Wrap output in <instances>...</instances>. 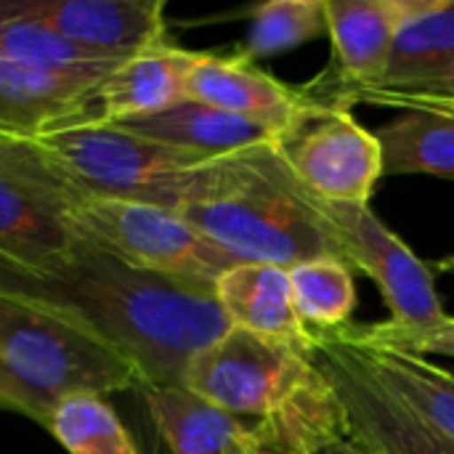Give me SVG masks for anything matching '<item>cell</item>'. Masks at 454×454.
Here are the masks:
<instances>
[{
	"mask_svg": "<svg viewBox=\"0 0 454 454\" xmlns=\"http://www.w3.org/2000/svg\"><path fill=\"white\" fill-rule=\"evenodd\" d=\"M178 213L239 263L293 269L317 258L346 261L319 200L295 181L271 144L245 149L242 170L226 192Z\"/></svg>",
	"mask_w": 454,
	"mask_h": 454,
	"instance_id": "5b68a950",
	"label": "cell"
},
{
	"mask_svg": "<svg viewBox=\"0 0 454 454\" xmlns=\"http://www.w3.org/2000/svg\"><path fill=\"white\" fill-rule=\"evenodd\" d=\"M362 340L378 343V346H391L399 351H410L418 356H450L454 359V317H444L434 327L423 330H407L396 327L388 319L380 325H367V327H351Z\"/></svg>",
	"mask_w": 454,
	"mask_h": 454,
	"instance_id": "484cf974",
	"label": "cell"
},
{
	"mask_svg": "<svg viewBox=\"0 0 454 454\" xmlns=\"http://www.w3.org/2000/svg\"><path fill=\"white\" fill-rule=\"evenodd\" d=\"M67 215L74 231L141 271L215 285L223 271L239 263L181 213L160 205L74 197Z\"/></svg>",
	"mask_w": 454,
	"mask_h": 454,
	"instance_id": "8992f818",
	"label": "cell"
},
{
	"mask_svg": "<svg viewBox=\"0 0 454 454\" xmlns=\"http://www.w3.org/2000/svg\"><path fill=\"white\" fill-rule=\"evenodd\" d=\"M354 356L364 370L391 391L402 404H407L418 418H423L436 434L454 444V372L410 351L391 346H378L362 340L351 325L338 330Z\"/></svg>",
	"mask_w": 454,
	"mask_h": 454,
	"instance_id": "ac0fdd59",
	"label": "cell"
},
{
	"mask_svg": "<svg viewBox=\"0 0 454 454\" xmlns=\"http://www.w3.org/2000/svg\"><path fill=\"white\" fill-rule=\"evenodd\" d=\"M290 271L295 311L311 333H338L351 325L356 309L354 269L338 258H317Z\"/></svg>",
	"mask_w": 454,
	"mask_h": 454,
	"instance_id": "603a6c76",
	"label": "cell"
},
{
	"mask_svg": "<svg viewBox=\"0 0 454 454\" xmlns=\"http://www.w3.org/2000/svg\"><path fill=\"white\" fill-rule=\"evenodd\" d=\"M0 59L40 69H59V72H98L106 74L120 59L88 51L53 29L24 19L8 8L5 0H0Z\"/></svg>",
	"mask_w": 454,
	"mask_h": 454,
	"instance_id": "7402d4cb",
	"label": "cell"
},
{
	"mask_svg": "<svg viewBox=\"0 0 454 454\" xmlns=\"http://www.w3.org/2000/svg\"><path fill=\"white\" fill-rule=\"evenodd\" d=\"M279 454H306V452H301V450H290V452H279Z\"/></svg>",
	"mask_w": 454,
	"mask_h": 454,
	"instance_id": "836d02e7",
	"label": "cell"
},
{
	"mask_svg": "<svg viewBox=\"0 0 454 454\" xmlns=\"http://www.w3.org/2000/svg\"><path fill=\"white\" fill-rule=\"evenodd\" d=\"M200 51L162 40L106 72L96 88L98 122H128L186 101V80Z\"/></svg>",
	"mask_w": 454,
	"mask_h": 454,
	"instance_id": "2e32d148",
	"label": "cell"
},
{
	"mask_svg": "<svg viewBox=\"0 0 454 454\" xmlns=\"http://www.w3.org/2000/svg\"><path fill=\"white\" fill-rule=\"evenodd\" d=\"M306 454H370L367 450H362L356 442H351L346 434H333L325 439H317Z\"/></svg>",
	"mask_w": 454,
	"mask_h": 454,
	"instance_id": "f1b7e54d",
	"label": "cell"
},
{
	"mask_svg": "<svg viewBox=\"0 0 454 454\" xmlns=\"http://www.w3.org/2000/svg\"><path fill=\"white\" fill-rule=\"evenodd\" d=\"M325 35V0H269L250 8V29L239 53L250 61H258L287 53Z\"/></svg>",
	"mask_w": 454,
	"mask_h": 454,
	"instance_id": "d4e9b609",
	"label": "cell"
},
{
	"mask_svg": "<svg viewBox=\"0 0 454 454\" xmlns=\"http://www.w3.org/2000/svg\"><path fill=\"white\" fill-rule=\"evenodd\" d=\"M431 269H434V274H454V255H444Z\"/></svg>",
	"mask_w": 454,
	"mask_h": 454,
	"instance_id": "1f68e13d",
	"label": "cell"
},
{
	"mask_svg": "<svg viewBox=\"0 0 454 454\" xmlns=\"http://www.w3.org/2000/svg\"><path fill=\"white\" fill-rule=\"evenodd\" d=\"M378 90H383V88H378ZM356 93V90H354ZM402 93H454V61L436 77V80H431V82H426V85H420V88H412V90H402ZM348 104V101H346Z\"/></svg>",
	"mask_w": 454,
	"mask_h": 454,
	"instance_id": "f546056e",
	"label": "cell"
},
{
	"mask_svg": "<svg viewBox=\"0 0 454 454\" xmlns=\"http://www.w3.org/2000/svg\"><path fill=\"white\" fill-rule=\"evenodd\" d=\"M133 436H136V444H138V452L141 454H173L168 450V444L160 439L157 428L152 426V420L146 418L141 402H138V418H136V426L130 428Z\"/></svg>",
	"mask_w": 454,
	"mask_h": 454,
	"instance_id": "83f0119b",
	"label": "cell"
},
{
	"mask_svg": "<svg viewBox=\"0 0 454 454\" xmlns=\"http://www.w3.org/2000/svg\"><path fill=\"white\" fill-rule=\"evenodd\" d=\"M35 157L74 197H114L184 210L226 192L242 154L202 157L157 144L117 122H88L27 141Z\"/></svg>",
	"mask_w": 454,
	"mask_h": 454,
	"instance_id": "277c9868",
	"label": "cell"
},
{
	"mask_svg": "<svg viewBox=\"0 0 454 454\" xmlns=\"http://www.w3.org/2000/svg\"><path fill=\"white\" fill-rule=\"evenodd\" d=\"M144 138L157 144H168L176 149H186L202 157H226L245 152L250 146L271 144L274 130L266 125L250 122L245 117L213 109L200 101H181L160 114L117 122Z\"/></svg>",
	"mask_w": 454,
	"mask_h": 454,
	"instance_id": "d6986e66",
	"label": "cell"
},
{
	"mask_svg": "<svg viewBox=\"0 0 454 454\" xmlns=\"http://www.w3.org/2000/svg\"><path fill=\"white\" fill-rule=\"evenodd\" d=\"M98 72H59L0 59V138L32 141L98 122Z\"/></svg>",
	"mask_w": 454,
	"mask_h": 454,
	"instance_id": "4fadbf2b",
	"label": "cell"
},
{
	"mask_svg": "<svg viewBox=\"0 0 454 454\" xmlns=\"http://www.w3.org/2000/svg\"><path fill=\"white\" fill-rule=\"evenodd\" d=\"M0 282L74 309L130 356L146 386H184L189 362L231 330L215 285L133 269L82 234L51 274L0 269Z\"/></svg>",
	"mask_w": 454,
	"mask_h": 454,
	"instance_id": "6da1fadb",
	"label": "cell"
},
{
	"mask_svg": "<svg viewBox=\"0 0 454 454\" xmlns=\"http://www.w3.org/2000/svg\"><path fill=\"white\" fill-rule=\"evenodd\" d=\"M319 205L346 253V263L364 271L378 285L391 311V325L423 330L447 317L434 285V269L423 263L370 205H338L322 200Z\"/></svg>",
	"mask_w": 454,
	"mask_h": 454,
	"instance_id": "30bf717a",
	"label": "cell"
},
{
	"mask_svg": "<svg viewBox=\"0 0 454 454\" xmlns=\"http://www.w3.org/2000/svg\"><path fill=\"white\" fill-rule=\"evenodd\" d=\"M327 35L333 43L330 64L303 82V93L319 101L346 104V98L367 85L380 82L394 37L407 11V0H325Z\"/></svg>",
	"mask_w": 454,
	"mask_h": 454,
	"instance_id": "8fae6325",
	"label": "cell"
},
{
	"mask_svg": "<svg viewBox=\"0 0 454 454\" xmlns=\"http://www.w3.org/2000/svg\"><path fill=\"white\" fill-rule=\"evenodd\" d=\"M184 386L263 431L266 452H306L317 439L346 434L335 394L311 354L231 327L200 351Z\"/></svg>",
	"mask_w": 454,
	"mask_h": 454,
	"instance_id": "7a4b0ae2",
	"label": "cell"
},
{
	"mask_svg": "<svg viewBox=\"0 0 454 454\" xmlns=\"http://www.w3.org/2000/svg\"><path fill=\"white\" fill-rule=\"evenodd\" d=\"M186 98L266 125L274 136L303 106V88H293L237 53L200 51L186 80Z\"/></svg>",
	"mask_w": 454,
	"mask_h": 454,
	"instance_id": "5bb4252c",
	"label": "cell"
},
{
	"mask_svg": "<svg viewBox=\"0 0 454 454\" xmlns=\"http://www.w3.org/2000/svg\"><path fill=\"white\" fill-rule=\"evenodd\" d=\"M69 194L27 141L0 138V269L45 277L67 261L80 234Z\"/></svg>",
	"mask_w": 454,
	"mask_h": 454,
	"instance_id": "ba28073f",
	"label": "cell"
},
{
	"mask_svg": "<svg viewBox=\"0 0 454 454\" xmlns=\"http://www.w3.org/2000/svg\"><path fill=\"white\" fill-rule=\"evenodd\" d=\"M247 454H274V452H266L263 447H255V450H250V452H247Z\"/></svg>",
	"mask_w": 454,
	"mask_h": 454,
	"instance_id": "d6a6232c",
	"label": "cell"
},
{
	"mask_svg": "<svg viewBox=\"0 0 454 454\" xmlns=\"http://www.w3.org/2000/svg\"><path fill=\"white\" fill-rule=\"evenodd\" d=\"M452 61L454 0H407L388 67L380 82L367 88L412 90L436 80Z\"/></svg>",
	"mask_w": 454,
	"mask_h": 454,
	"instance_id": "ffe728a7",
	"label": "cell"
},
{
	"mask_svg": "<svg viewBox=\"0 0 454 454\" xmlns=\"http://www.w3.org/2000/svg\"><path fill=\"white\" fill-rule=\"evenodd\" d=\"M0 383L21 415L48 428L53 407L74 394L146 386L141 370L74 309L0 282Z\"/></svg>",
	"mask_w": 454,
	"mask_h": 454,
	"instance_id": "3957f363",
	"label": "cell"
},
{
	"mask_svg": "<svg viewBox=\"0 0 454 454\" xmlns=\"http://www.w3.org/2000/svg\"><path fill=\"white\" fill-rule=\"evenodd\" d=\"M354 104H372V106H388V109H426V112H447L454 114V93H402V90H378V88H362L348 96V106Z\"/></svg>",
	"mask_w": 454,
	"mask_h": 454,
	"instance_id": "4316f807",
	"label": "cell"
},
{
	"mask_svg": "<svg viewBox=\"0 0 454 454\" xmlns=\"http://www.w3.org/2000/svg\"><path fill=\"white\" fill-rule=\"evenodd\" d=\"M138 402L173 454H247L266 450L263 431L192 394L186 386H144Z\"/></svg>",
	"mask_w": 454,
	"mask_h": 454,
	"instance_id": "9a60e30c",
	"label": "cell"
},
{
	"mask_svg": "<svg viewBox=\"0 0 454 454\" xmlns=\"http://www.w3.org/2000/svg\"><path fill=\"white\" fill-rule=\"evenodd\" d=\"M383 176H436L454 181V114L412 109L375 130Z\"/></svg>",
	"mask_w": 454,
	"mask_h": 454,
	"instance_id": "44dd1931",
	"label": "cell"
},
{
	"mask_svg": "<svg viewBox=\"0 0 454 454\" xmlns=\"http://www.w3.org/2000/svg\"><path fill=\"white\" fill-rule=\"evenodd\" d=\"M8 8L56 35L112 56L130 59L168 40L162 0H5Z\"/></svg>",
	"mask_w": 454,
	"mask_h": 454,
	"instance_id": "7c38bea8",
	"label": "cell"
},
{
	"mask_svg": "<svg viewBox=\"0 0 454 454\" xmlns=\"http://www.w3.org/2000/svg\"><path fill=\"white\" fill-rule=\"evenodd\" d=\"M311 359L340 407L343 431L370 454H454V444L386 391L340 333H314Z\"/></svg>",
	"mask_w": 454,
	"mask_h": 454,
	"instance_id": "9c48e42d",
	"label": "cell"
},
{
	"mask_svg": "<svg viewBox=\"0 0 454 454\" xmlns=\"http://www.w3.org/2000/svg\"><path fill=\"white\" fill-rule=\"evenodd\" d=\"M215 298L231 327H242L311 354L314 333L295 311L290 271L285 266L237 263L215 279Z\"/></svg>",
	"mask_w": 454,
	"mask_h": 454,
	"instance_id": "e0dca14e",
	"label": "cell"
},
{
	"mask_svg": "<svg viewBox=\"0 0 454 454\" xmlns=\"http://www.w3.org/2000/svg\"><path fill=\"white\" fill-rule=\"evenodd\" d=\"M0 410L3 412H19L21 415V404L11 396V391L0 383Z\"/></svg>",
	"mask_w": 454,
	"mask_h": 454,
	"instance_id": "4dcf8cb0",
	"label": "cell"
},
{
	"mask_svg": "<svg viewBox=\"0 0 454 454\" xmlns=\"http://www.w3.org/2000/svg\"><path fill=\"white\" fill-rule=\"evenodd\" d=\"M271 149L295 181L322 202L370 205L383 176V152L351 106L306 96Z\"/></svg>",
	"mask_w": 454,
	"mask_h": 454,
	"instance_id": "52a82bcc",
	"label": "cell"
},
{
	"mask_svg": "<svg viewBox=\"0 0 454 454\" xmlns=\"http://www.w3.org/2000/svg\"><path fill=\"white\" fill-rule=\"evenodd\" d=\"M48 431L69 454H141L133 431L96 394L61 399L48 418Z\"/></svg>",
	"mask_w": 454,
	"mask_h": 454,
	"instance_id": "cb8c5ba5",
	"label": "cell"
}]
</instances>
